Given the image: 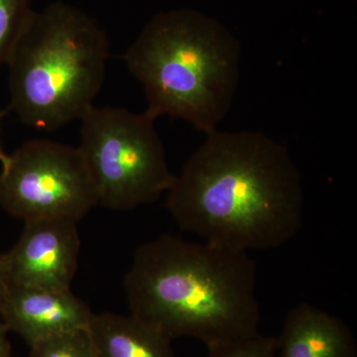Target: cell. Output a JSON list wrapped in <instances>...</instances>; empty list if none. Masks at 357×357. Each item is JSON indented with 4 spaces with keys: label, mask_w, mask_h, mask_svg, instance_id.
Instances as JSON below:
<instances>
[{
    "label": "cell",
    "mask_w": 357,
    "mask_h": 357,
    "mask_svg": "<svg viewBox=\"0 0 357 357\" xmlns=\"http://www.w3.org/2000/svg\"><path fill=\"white\" fill-rule=\"evenodd\" d=\"M183 231L250 252L283 245L304 223L299 168L285 145L258 131H211L167 192Z\"/></svg>",
    "instance_id": "1"
},
{
    "label": "cell",
    "mask_w": 357,
    "mask_h": 357,
    "mask_svg": "<svg viewBox=\"0 0 357 357\" xmlns=\"http://www.w3.org/2000/svg\"><path fill=\"white\" fill-rule=\"evenodd\" d=\"M124 289L130 314L171 342L210 351L260 333L256 262L243 251L162 234L136 249Z\"/></svg>",
    "instance_id": "2"
},
{
    "label": "cell",
    "mask_w": 357,
    "mask_h": 357,
    "mask_svg": "<svg viewBox=\"0 0 357 357\" xmlns=\"http://www.w3.org/2000/svg\"><path fill=\"white\" fill-rule=\"evenodd\" d=\"M241 44L222 23L192 9L154 16L124 53L155 119L171 115L204 134L217 130L234 102Z\"/></svg>",
    "instance_id": "3"
},
{
    "label": "cell",
    "mask_w": 357,
    "mask_h": 357,
    "mask_svg": "<svg viewBox=\"0 0 357 357\" xmlns=\"http://www.w3.org/2000/svg\"><path fill=\"white\" fill-rule=\"evenodd\" d=\"M109 57L107 33L81 9L57 1L33 11L6 63L9 109L39 130L81 119L102 89Z\"/></svg>",
    "instance_id": "4"
},
{
    "label": "cell",
    "mask_w": 357,
    "mask_h": 357,
    "mask_svg": "<svg viewBox=\"0 0 357 357\" xmlns=\"http://www.w3.org/2000/svg\"><path fill=\"white\" fill-rule=\"evenodd\" d=\"M81 150L98 204L130 211L154 203L172 187L176 175L149 112L96 107L81 119Z\"/></svg>",
    "instance_id": "5"
},
{
    "label": "cell",
    "mask_w": 357,
    "mask_h": 357,
    "mask_svg": "<svg viewBox=\"0 0 357 357\" xmlns=\"http://www.w3.org/2000/svg\"><path fill=\"white\" fill-rule=\"evenodd\" d=\"M1 167L0 208L24 222H77L98 204L95 183L79 147L29 140Z\"/></svg>",
    "instance_id": "6"
},
{
    "label": "cell",
    "mask_w": 357,
    "mask_h": 357,
    "mask_svg": "<svg viewBox=\"0 0 357 357\" xmlns=\"http://www.w3.org/2000/svg\"><path fill=\"white\" fill-rule=\"evenodd\" d=\"M81 250L77 222L66 220L26 222L13 248L1 255L9 285L70 290Z\"/></svg>",
    "instance_id": "7"
},
{
    "label": "cell",
    "mask_w": 357,
    "mask_h": 357,
    "mask_svg": "<svg viewBox=\"0 0 357 357\" xmlns=\"http://www.w3.org/2000/svg\"><path fill=\"white\" fill-rule=\"evenodd\" d=\"M93 314L70 290L9 285L0 319L31 345L58 333L88 328Z\"/></svg>",
    "instance_id": "8"
},
{
    "label": "cell",
    "mask_w": 357,
    "mask_h": 357,
    "mask_svg": "<svg viewBox=\"0 0 357 357\" xmlns=\"http://www.w3.org/2000/svg\"><path fill=\"white\" fill-rule=\"evenodd\" d=\"M276 340L277 357H357L347 324L306 302L289 311Z\"/></svg>",
    "instance_id": "9"
},
{
    "label": "cell",
    "mask_w": 357,
    "mask_h": 357,
    "mask_svg": "<svg viewBox=\"0 0 357 357\" xmlns=\"http://www.w3.org/2000/svg\"><path fill=\"white\" fill-rule=\"evenodd\" d=\"M89 330L98 357H176L170 340L130 314H93Z\"/></svg>",
    "instance_id": "10"
},
{
    "label": "cell",
    "mask_w": 357,
    "mask_h": 357,
    "mask_svg": "<svg viewBox=\"0 0 357 357\" xmlns=\"http://www.w3.org/2000/svg\"><path fill=\"white\" fill-rule=\"evenodd\" d=\"M29 357H98L88 328L58 333L30 345Z\"/></svg>",
    "instance_id": "11"
},
{
    "label": "cell",
    "mask_w": 357,
    "mask_h": 357,
    "mask_svg": "<svg viewBox=\"0 0 357 357\" xmlns=\"http://www.w3.org/2000/svg\"><path fill=\"white\" fill-rule=\"evenodd\" d=\"M33 11L30 0H0V68L6 65Z\"/></svg>",
    "instance_id": "12"
},
{
    "label": "cell",
    "mask_w": 357,
    "mask_h": 357,
    "mask_svg": "<svg viewBox=\"0 0 357 357\" xmlns=\"http://www.w3.org/2000/svg\"><path fill=\"white\" fill-rule=\"evenodd\" d=\"M208 357H277L276 337L259 333L255 337L210 349Z\"/></svg>",
    "instance_id": "13"
},
{
    "label": "cell",
    "mask_w": 357,
    "mask_h": 357,
    "mask_svg": "<svg viewBox=\"0 0 357 357\" xmlns=\"http://www.w3.org/2000/svg\"><path fill=\"white\" fill-rule=\"evenodd\" d=\"M8 330L0 319V357H13V347L8 340Z\"/></svg>",
    "instance_id": "14"
},
{
    "label": "cell",
    "mask_w": 357,
    "mask_h": 357,
    "mask_svg": "<svg viewBox=\"0 0 357 357\" xmlns=\"http://www.w3.org/2000/svg\"><path fill=\"white\" fill-rule=\"evenodd\" d=\"M8 287V281H7L3 265H2L1 255H0V312H1L2 306H3L4 301H6Z\"/></svg>",
    "instance_id": "15"
},
{
    "label": "cell",
    "mask_w": 357,
    "mask_h": 357,
    "mask_svg": "<svg viewBox=\"0 0 357 357\" xmlns=\"http://www.w3.org/2000/svg\"><path fill=\"white\" fill-rule=\"evenodd\" d=\"M7 114V110H4V112H0V119L4 116ZM7 160H8V155L4 153L3 150H2L1 146H0V163H1V166H3L4 164L6 163Z\"/></svg>",
    "instance_id": "16"
}]
</instances>
